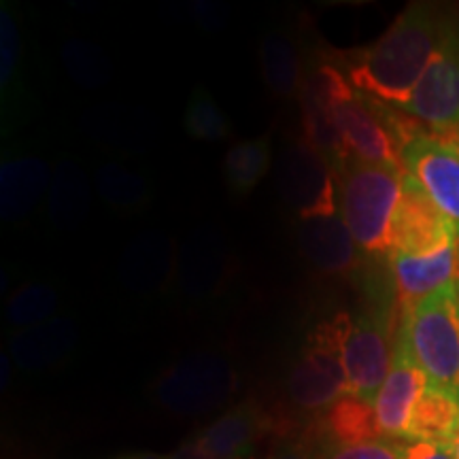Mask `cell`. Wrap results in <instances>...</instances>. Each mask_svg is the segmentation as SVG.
<instances>
[{"label":"cell","mask_w":459,"mask_h":459,"mask_svg":"<svg viewBox=\"0 0 459 459\" xmlns=\"http://www.w3.org/2000/svg\"><path fill=\"white\" fill-rule=\"evenodd\" d=\"M446 24L429 4H411L375 45L347 54L342 71L370 99L404 107L432 65Z\"/></svg>","instance_id":"cell-1"},{"label":"cell","mask_w":459,"mask_h":459,"mask_svg":"<svg viewBox=\"0 0 459 459\" xmlns=\"http://www.w3.org/2000/svg\"><path fill=\"white\" fill-rule=\"evenodd\" d=\"M304 79L317 90L349 156L404 169L402 152L406 143L421 134V130H415L417 119L355 90L342 68L330 60L311 62Z\"/></svg>","instance_id":"cell-2"},{"label":"cell","mask_w":459,"mask_h":459,"mask_svg":"<svg viewBox=\"0 0 459 459\" xmlns=\"http://www.w3.org/2000/svg\"><path fill=\"white\" fill-rule=\"evenodd\" d=\"M404 169L349 158L338 170V211L364 255L392 257Z\"/></svg>","instance_id":"cell-3"},{"label":"cell","mask_w":459,"mask_h":459,"mask_svg":"<svg viewBox=\"0 0 459 459\" xmlns=\"http://www.w3.org/2000/svg\"><path fill=\"white\" fill-rule=\"evenodd\" d=\"M349 324L351 315L338 313L319 321L308 332L287 377V395L298 412L321 417L338 400L349 395V381L342 364V342Z\"/></svg>","instance_id":"cell-4"},{"label":"cell","mask_w":459,"mask_h":459,"mask_svg":"<svg viewBox=\"0 0 459 459\" xmlns=\"http://www.w3.org/2000/svg\"><path fill=\"white\" fill-rule=\"evenodd\" d=\"M400 328L412 358L426 372L429 385L459 395V308L455 283L434 291L409 313Z\"/></svg>","instance_id":"cell-5"},{"label":"cell","mask_w":459,"mask_h":459,"mask_svg":"<svg viewBox=\"0 0 459 459\" xmlns=\"http://www.w3.org/2000/svg\"><path fill=\"white\" fill-rule=\"evenodd\" d=\"M237 389V372L220 353L198 351L170 366L156 383L158 402L175 415H204L220 409Z\"/></svg>","instance_id":"cell-6"},{"label":"cell","mask_w":459,"mask_h":459,"mask_svg":"<svg viewBox=\"0 0 459 459\" xmlns=\"http://www.w3.org/2000/svg\"><path fill=\"white\" fill-rule=\"evenodd\" d=\"M394 349L395 336L392 338V313L387 304L368 307L351 317L342 342L349 395L375 402L392 370Z\"/></svg>","instance_id":"cell-7"},{"label":"cell","mask_w":459,"mask_h":459,"mask_svg":"<svg viewBox=\"0 0 459 459\" xmlns=\"http://www.w3.org/2000/svg\"><path fill=\"white\" fill-rule=\"evenodd\" d=\"M281 196L298 221L317 220L338 211V175L313 145L300 139L285 152L279 170Z\"/></svg>","instance_id":"cell-8"},{"label":"cell","mask_w":459,"mask_h":459,"mask_svg":"<svg viewBox=\"0 0 459 459\" xmlns=\"http://www.w3.org/2000/svg\"><path fill=\"white\" fill-rule=\"evenodd\" d=\"M402 111L436 134L459 128V24H446L432 65Z\"/></svg>","instance_id":"cell-9"},{"label":"cell","mask_w":459,"mask_h":459,"mask_svg":"<svg viewBox=\"0 0 459 459\" xmlns=\"http://www.w3.org/2000/svg\"><path fill=\"white\" fill-rule=\"evenodd\" d=\"M402 166L459 237V147L445 136L421 132L406 143Z\"/></svg>","instance_id":"cell-10"},{"label":"cell","mask_w":459,"mask_h":459,"mask_svg":"<svg viewBox=\"0 0 459 459\" xmlns=\"http://www.w3.org/2000/svg\"><path fill=\"white\" fill-rule=\"evenodd\" d=\"M428 385L429 381L426 372L412 358L409 341H406L402 328H398L392 370H389L385 383L372 402L381 438L406 443L412 411H415L421 395L426 394Z\"/></svg>","instance_id":"cell-11"},{"label":"cell","mask_w":459,"mask_h":459,"mask_svg":"<svg viewBox=\"0 0 459 459\" xmlns=\"http://www.w3.org/2000/svg\"><path fill=\"white\" fill-rule=\"evenodd\" d=\"M459 238L449 220L436 209L432 200L411 175L404 177L398 211L394 220V254L426 255Z\"/></svg>","instance_id":"cell-12"},{"label":"cell","mask_w":459,"mask_h":459,"mask_svg":"<svg viewBox=\"0 0 459 459\" xmlns=\"http://www.w3.org/2000/svg\"><path fill=\"white\" fill-rule=\"evenodd\" d=\"M389 262H392L400 311L404 315L434 291L459 279V238L426 255L394 254Z\"/></svg>","instance_id":"cell-13"},{"label":"cell","mask_w":459,"mask_h":459,"mask_svg":"<svg viewBox=\"0 0 459 459\" xmlns=\"http://www.w3.org/2000/svg\"><path fill=\"white\" fill-rule=\"evenodd\" d=\"M273 419L254 402L232 406L194 436L204 459H251Z\"/></svg>","instance_id":"cell-14"},{"label":"cell","mask_w":459,"mask_h":459,"mask_svg":"<svg viewBox=\"0 0 459 459\" xmlns=\"http://www.w3.org/2000/svg\"><path fill=\"white\" fill-rule=\"evenodd\" d=\"M298 245L315 268L325 274H347L358 268L361 251L341 213L300 221Z\"/></svg>","instance_id":"cell-15"},{"label":"cell","mask_w":459,"mask_h":459,"mask_svg":"<svg viewBox=\"0 0 459 459\" xmlns=\"http://www.w3.org/2000/svg\"><path fill=\"white\" fill-rule=\"evenodd\" d=\"M77 325L73 319L57 317L34 328L20 330L11 338V355L22 370H43L73 351Z\"/></svg>","instance_id":"cell-16"},{"label":"cell","mask_w":459,"mask_h":459,"mask_svg":"<svg viewBox=\"0 0 459 459\" xmlns=\"http://www.w3.org/2000/svg\"><path fill=\"white\" fill-rule=\"evenodd\" d=\"M381 438L377 428L375 404L368 400L344 395L315 419V436L304 438L311 445H351Z\"/></svg>","instance_id":"cell-17"},{"label":"cell","mask_w":459,"mask_h":459,"mask_svg":"<svg viewBox=\"0 0 459 459\" xmlns=\"http://www.w3.org/2000/svg\"><path fill=\"white\" fill-rule=\"evenodd\" d=\"M49 170L37 158L4 160L0 169V213L4 221H20L43 198Z\"/></svg>","instance_id":"cell-18"},{"label":"cell","mask_w":459,"mask_h":459,"mask_svg":"<svg viewBox=\"0 0 459 459\" xmlns=\"http://www.w3.org/2000/svg\"><path fill=\"white\" fill-rule=\"evenodd\" d=\"M459 434V395L428 385L412 411L406 443H445Z\"/></svg>","instance_id":"cell-19"},{"label":"cell","mask_w":459,"mask_h":459,"mask_svg":"<svg viewBox=\"0 0 459 459\" xmlns=\"http://www.w3.org/2000/svg\"><path fill=\"white\" fill-rule=\"evenodd\" d=\"M264 82L281 99L300 96L304 73L294 39L283 30H273L260 45Z\"/></svg>","instance_id":"cell-20"},{"label":"cell","mask_w":459,"mask_h":459,"mask_svg":"<svg viewBox=\"0 0 459 459\" xmlns=\"http://www.w3.org/2000/svg\"><path fill=\"white\" fill-rule=\"evenodd\" d=\"M271 141L266 136L240 141L230 147L223 158V179L230 192L237 196H247L254 192L271 169Z\"/></svg>","instance_id":"cell-21"},{"label":"cell","mask_w":459,"mask_h":459,"mask_svg":"<svg viewBox=\"0 0 459 459\" xmlns=\"http://www.w3.org/2000/svg\"><path fill=\"white\" fill-rule=\"evenodd\" d=\"M90 203V187L79 166L62 162L49 186L48 211L57 228L74 226L82 220Z\"/></svg>","instance_id":"cell-22"},{"label":"cell","mask_w":459,"mask_h":459,"mask_svg":"<svg viewBox=\"0 0 459 459\" xmlns=\"http://www.w3.org/2000/svg\"><path fill=\"white\" fill-rule=\"evenodd\" d=\"M169 243L166 238L147 237L141 243L130 247L128 260L124 262V283L132 290L149 291L164 283L169 274Z\"/></svg>","instance_id":"cell-23"},{"label":"cell","mask_w":459,"mask_h":459,"mask_svg":"<svg viewBox=\"0 0 459 459\" xmlns=\"http://www.w3.org/2000/svg\"><path fill=\"white\" fill-rule=\"evenodd\" d=\"M60 307V296L56 287L43 281L22 285L7 304V319L13 328L26 330L41 325L45 321L54 319V313Z\"/></svg>","instance_id":"cell-24"},{"label":"cell","mask_w":459,"mask_h":459,"mask_svg":"<svg viewBox=\"0 0 459 459\" xmlns=\"http://www.w3.org/2000/svg\"><path fill=\"white\" fill-rule=\"evenodd\" d=\"M96 189L100 198L113 209H139L149 196L147 181L141 175L124 169V166L107 162L96 170Z\"/></svg>","instance_id":"cell-25"},{"label":"cell","mask_w":459,"mask_h":459,"mask_svg":"<svg viewBox=\"0 0 459 459\" xmlns=\"http://www.w3.org/2000/svg\"><path fill=\"white\" fill-rule=\"evenodd\" d=\"M183 128L192 139L204 143L223 141L232 134V126H230L226 113L203 85L194 88L189 96L186 113H183Z\"/></svg>","instance_id":"cell-26"},{"label":"cell","mask_w":459,"mask_h":459,"mask_svg":"<svg viewBox=\"0 0 459 459\" xmlns=\"http://www.w3.org/2000/svg\"><path fill=\"white\" fill-rule=\"evenodd\" d=\"M62 62L73 82L83 88H100L111 79V65L96 45L68 41L62 48Z\"/></svg>","instance_id":"cell-27"},{"label":"cell","mask_w":459,"mask_h":459,"mask_svg":"<svg viewBox=\"0 0 459 459\" xmlns=\"http://www.w3.org/2000/svg\"><path fill=\"white\" fill-rule=\"evenodd\" d=\"M311 449L315 459H404L406 455V443L387 438L351 445H311Z\"/></svg>","instance_id":"cell-28"},{"label":"cell","mask_w":459,"mask_h":459,"mask_svg":"<svg viewBox=\"0 0 459 459\" xmlns=\"http://www.w3.org/2000/svg\"><path fill=\"white\" fill-rule=\"evenodd\" d=\"M17 60H20V32H17L13 11L3 4V11H0V85H3V91H7L13 79Z\"/></svg>","instance_id":"cell-29"},{"label":"cell","mask_w":459,"mask_h":459,"mask_svg":"<svg viewBox=\"0 0 459 459\" xmlns=\"http://www.w3.org/2000/svg\"><path fill=\"white\" fill-rule=\"evenodd\" d=\"M189 13H192L194 22H196L200 28H206V30H217V28H221L228 22L230 11L223 7V4L200 3L198 0V3H192Z\"/></svg>","instance_id":"cell-30"},{"label":"cell","mask_w":459,"mask_h":459,"mask_svg":"<svg viewBox=\"0 0 459 459\" xmlns=\"http://www.w3.org/2000/svg\"><path fill=\"white\" fill-rule=\"evenodd\" d=\"M264 459H315V453L311 445L307 440H281L268 451V455Z\"/></svg>","instance_id":"cell-31"},{"label":"cell","mask_w":459,"mask_h":459,"mask_svg":"<svg viewBox=\"0 0 459 459\" xmlns=\"http://www.w3.org/2000/svg\"><path fill=\"white\" fill-rule=\"evenodd\" d=\"M404 459H455L445 443H406Z\"/></svg>","instance_id":"cell-32"},{"label":"cell","mask_w":459,"mask_h":459,"mask_svg":"<svg viewBox=\"0 0 459 459\" xmlns=\"http://www.w3.org/2000/svg\"><path fill=\"white\" fill-rule=\"evenodd\" d=\"M115 459H166L162 455H158V453H130V455H122V457H115Z\"/></svg>","instance_id":"cell-33"},{"label":"cell","mask_w":459,"mask_h":459,"mask_svg":"<svg viewBox=\"0 0 459 459\" xmlns=\"http://www.w3.org/2000/svg\"><path fill=\"white\" fill-rule=\"evenodd\" d=\"M440 136H445V139H446V141H451V143H453V145H455V147H459V128H457V130H453V132H451V134H440Z\"/></svg>","instance_id":"cell-34"},{"label":"cell","mask_w":459,"mask_h":459,"mask_svg":"<svg viewBox=\"0 0 459 459\" xmlns=\"http://www.w3.org/2000/svg\"><path fill=\"white\" fill-rule=\"evenodd\" d=\"M449 446H451V451H453V457H455V459H459V434L455 436V438H453V440H451V443H449Z\"/></svg>","instance_id":"cell-35"},{"label":"cell","mask_w":459,"mask_h":459,"mask_svg":"<svg viewBox=\"0 0 459 459\" xmlns=\"http://www.w3.org/2000/svg\"><path fill=\"white\" fill-rule=\"evenodd\" d=\"M455 291H457V308H459V279L455 281Z\"/></svg>","instance_id":"cell-36"}]
</instances>
